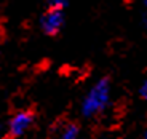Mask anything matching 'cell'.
Masks as SVG:
<instances>
[{
	"label": "cell",
	"instance_id": "3957f363",
	"mask_svg": "<svg viewBox=\"0 0 147 139\" xmlns=\"http://www.w3.org/2000/svg\"><path fill=\"white\" fill-rule=\"evenodd\" d=\"M34 118H35V115L29 109H21L16 113H13L10 121H8V138L10 139L22 138L32 126Z\"/></svg>",
	"mask_w": 147,
	"mask_h": 139
},
{
	"label": "cell",
	"instance_id": "6da1fadb",
	"mask_svg": "<svg viewBox=\"0 0 147 139\" xmlns=\"http://www.w3.org/2000/svg\"><path fill=\"white\" fill-rule=\"evenodd\" d=\"M110 94H112V86H110L109 77H102L96 82L88 93L82 99V115L86 118L98 117L110 104Z\"/></svg>",
	"mask_w": 147,
	"mask_h": 139
},
{
	"label": "cell",
	"instance_id": "52a82bcc",
	"mask_svg": "<svg viewBox=\"0 0 147 139\" xmlns=\"http://www.w3.org/2000/svg\"><path fill=\"white\" fill-rule=\"evenodd\" d=\"M0 136H2V125H0Z\"/></svg>",
	"mask_w": 147,
	"mask_h": 139
},
{
	"label": "cell",
	"instance_id": "8992f818",
	"mask_svg": "<svg viewBox=\"0 0 147 139\" xmlns=\"http://www.w3.org/2000/svg\"><path fill=\"white\" fill-rule=\"evenodd\" d=\"M142 22L147 27V0H144V11H142Z\"/></svg>",
	"mask_w": 147,
	"mask_h": 139
},
{
	"label": "cell",
	"instance_id": "5b68a950",
	"mask_svg": "<svg viewBox=\"0 0 147 139\" xmlns=\"http://www.w3.org/2000/svg\"><path fill=\"white\" fill-rule=\"evenodd\" d=\"M139 96L144 99V101H147V78L142 82V85L139 86Z\"/></svg>",
	"mask_w": 147,
	"mask_h": 139
},
{
	"label": "cell",
	"instance_id": "277c9868",
	"mask_svg": "<svg viewBox=\"0 0 147 139\" xmlns=\"http://www.w3.org/2000/svg\"><path fill=\"white\" fill-rule=\"evenodd\" d=\"M78 133H80V130H78L77 125L67 123L61 128V131L58 133L56 139H78Z\"/></svg>",
	"mask_w": 147,
	"mask_h": 139
},
{
	"label": "cell",
	"instance_id": "ba28073f",
	"mask_svg": "<svg viewBox=\"0 0 147 139\" xmlns=\"http://www.w3.org/2000/svg\"><path fill=\"white\" fill-rule=\"evenodd\" d=\"M144 139H147V131H146V134H144Z\"/></svg>",
	"mask_w": 147,
	"mask_h": 139
},
{
	"label": "cell",
	"instance_id": "7a4b0ae2",
	"mask_svg": "<svg viewBox=\"0 0 147 139\" xmlns=\"http://www.w3.org/2000/svg\"><path fill=\"white\" fill-rule=\"evenodd\" d=\"M66 22V16H64V10L61 8H51L47 7L45 13L40 18V29L45 35L48 37H56L64 27Z\"/></svg>",
	"mask_w": 147,
	"mask_h": 139
}]
</instances>
